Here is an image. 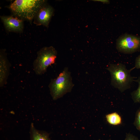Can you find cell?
<instances>
[{"mask_svg": "<svg viewBox=\"0 0 140 140\" xmlns=\"http://www.w3.org/2000/svg\"><path fill=\"white\" fill-rule=\"evenodd\" d=\"M135 67L128 69L122 63L109 64L106 69L109 72L111 76L110 84L114 88L122 93L129 89L135 77L130 73Z\"/></svg>", "mask_w": 140, "mask_h": 140, "instance_id": "obj_1", "label": "cell"}, {"mask_svg": "<svg viewBox=\"0 0 140 140\" xmlns=\"http://www.w3.org/2000/svg\"><path fill=\"white\" fill-rule=\"evenodd\" d=\"M45 2L44 0H16L11 3L9 8L15 17L30 21L34 20Z\"/></svg>", "mask_w": 140, "mask_h": 140, "instance_id": "obj_2", "label": "cell"}, {"mask_svg": "<svg viewBox=\"0 0 140 140\" xmlns=\"http://www.w3.org/2000/svg\"><path fill=\"white\" fill-rule=\"evenodd\" d=\"M37 54L33 62V69L36 75H41L46 72L49 66L54 63L57 52L52 46L44 47L38 51Z\"/></svg>", "mask_w": 140, "mask_h": 140, "instance_id": "obj_3", "label": "cell"}, {"mask_svg": "<svg viewBox=\"0 0 140 140\" xmlns=\"http://www.w3.org/2000/svg\"><path fill=\"white\" fill-rule=\"evenodd\" d=\"M73 85L70 73L68 68H65L56 78L51 80L49 84L53 99L55 100L59 98L64 93L70 90Z\"/></svg>", "mask_w": 140, "mask_h": 140, "instance_id": "obj_4", "label": "cell"}, {"mask_svg": "<svg viewBox=\"0 0 140 140\" xmlns=\"http://www.w3.org/2000/svg\"><path fill=\"white\" fill-rule=\"evenodd\" d=\"M116 47L119 52L124 54L140 51V36L127 33L123 34L117 40Z\"/></svg>", "mask_w": 140, "mask_h": 140, "instance_id": "obj_5", "label": "cell"}, {"mask_svg": "<svg viewBox=\"0 0 140 140\" xmlns=\"http://www.w3.org/2000/svg\"><path fill=\"white\" fill-rule=\"evenodd\" d=\"M54 12L53 8L45 4L39 10L34 19V23L37 25L48 26Z\"/></svg>", "mask_w": 140, "mask_h": 140, "instance_id": "obj_6", "label": "cell"}, {"mask_svg": "<svg viewBox=\"0 0 140 140\" xmlns=\"http://www.w3.org/2000/svg\"><path fill=\"white\" fill-rule=\"evenodd\" d=\"M0 17L6 29L9 31L22 32L24 28L23 20L16 17L2 16Z\"/></svg>", "mask_w": 140, "mask_h": 140, "instance_id": "obj_7", "label": "cell"}, {"mask_svg": "<svg viewBox=\"0 0 140 140\" xmlns=\"http://www.w3.org/2000/svg\"><path fill=\"white\" fill-rule=\"evenodd\" d=\"M10 64L5 52L1 50L0 54V86L3 87L7 82L10 68Z\"/></svg>", "mask_w": 140, "mask_h": 140, "instance_id": "obj_8", "label": "cell"}, {"mask_svg": "<svg viewBox=\"0 0 140 140\" xmlns=\"http://www.w3.org/2000/svg\"><path fill=\"white\" fill-rule=\"evenodd\" d=\"M30 140H50L48 134L36 129L33 123L30 125Z\"/></svg>", "mask_w": 140, "mask_h": 140, "instance_id": "obj_9", "label": "cell"}, {"mask_svg": "<svg viewBox=\"0 0 140 140\" xmlns=\"http://www.w3.org/2000/svg\"><path fill=\"white\" fill-rule=\"evenodd\" d=\"M106 118L108 122L113 125H117L122 122V119L120 116L116 112L107 115Z\"/></svg>", "mask_w": 140, "mask_h": 140, "instance_id": "obj_10", "label": "cell"}, {"mask_svg": "<svg viewBox=\"0 0 140 140\" xmlns=\"http://www.w3.org/2000/svg\"><path fill=\"white\" fill-rule=\"evenodd\" d=\"M135 81L138 83V87L131 93V98L134 103H140V76Z\"/></svg>", "mask_w": 140, "mask_h": 140, "instance_id": "obj_11", "label": "cell"}, {"mask_svg": "<svg viewBox=\"0 0 140 140\" xmlns=\"http://www.w3.org/2000/svg\"><path fill=\"white\" fill-rule=\"evenodd\" d=\"M134 124L136 128L140 131V108L137 111Z\"/></svg>", "mask_w": 140, "mask_h": 140, "instance_id": "obj_12", "label": "cell"}, {"mask_svg": "<svg viewBox=\"0 0 140 140\" xmlns=\"http://www.w3.org/2000/svg\"><path fill=\"white\" fill-rule=\"evenodd\" d=\"M124 140H139L138 137L130 133L126 134Z\"/></svg>", "mask_w": 140, "mask_h": 140, "instance_id": "obj_13", "label": "cell"}, {"mask_svg": "<svg viewBox=\"0 0 140 140\" xmlns=\"http://www.w3.org/2000/svg\"><path fill=\"white\" fill-rule=\"evenodd\" d=\"M134 67L137 69H140V54L136 59Z\"/></svg>", "mask_w": 140, "mask_h": 140, "instance_id": "obj_14", "label": "cell"}, {"mask_svg": "<svg viewBox=\"0 0 140 140\" xmlns=\"http://www.w3.org/2000/svg\"><path fill=\"white\" fill-rule=\"evenodd\" d=\"M108 140H111V139H108Z\"/></svg>", "mask_w": 140, "mask_h": 140, "instance_id": "obj_15", "label": "cell"}]
</instances>
